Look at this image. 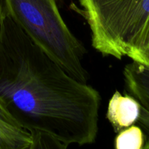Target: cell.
I'll list each match as a JSON object with an SVG mask.
<instances>
[{
    "mask_svg": "<svg viewBox=\"0 0 149 149\" xmlns=\"http://www.w3.org/2000/svg\"><path fill=\"white\" fill-rule=\"evenodd\" d=\"M141 106L130 95L116 91L108 105L106 118L115 133L132 126L138 120Z\"/></svg>",
    "mask_w": 149,
    "mask_h": 149,
    "instance_id": "obj_4",
    "label": "cell"
},
{
    "mask_svg": "<svg viewBox=\"0 0 149 149\" xmlns=\"http://www.w3.org/2000/svg\"><path fill=\"white\" fill-rule=\"evenodd\" d=\"M59 0H4L7 15L75 79L87 83L86 49L64 21Z\"/></svg>",
    "mask_w": 149,
    "mask_h": 149,
    "instance_id": "obj_3",
    "label": "cell"
},
{
    "mask_svg": "<svg viewBox=\"0 0 149 149\" xmlns=\"http://www.w3.org/2000/svg\"><path fill=\"white\" fill-rule=\"evenodd\" d=\"M146 137L141 127L132 125L118 132L115 138V149H143Z\"/></svg>",
    "mask_w": 149,
    "mask_h": 149,
    "instance_id": "obj_7",
    "label": "cell"
},
{
    "mask_svg": "<svg viewBox=\"0 0 149 149\" xmlns=\"http://www.w3.org/2000/svg\"><path fill=\"white\" fill-rule=\"evenodd\" d=\"M138 124L146 131L149 135V113L141 106L140 116L138 120Z\"/></svg>",
    "mask_w": 149,
    "mask_h": 149,
    "instance_id": "obj_9",
    "label": "cell"
},
{
    "mask_svg": "<svg viewBox=\"0 0 149 149\" xmlns=\"http://www.w3.org/2000/svg\"><path fill=\"white\" fill-rule=\"evenodd\" d=\"M6 10L4 0H0V28L3 23V20L6 17Z\"/></svg>",
    "mask_w": 149,
    "mask_h": 149,
    "instance_id": "obj_10",
    "label": "cell"
},
{
    "mask_svg": "<svg viewBox=\"0 0 149 149\" xmlns=\"http://www.w3.org/2000/svg\"><path fill=\"white\" fill-rule=\"evenodd\" d=\"M0 100L29 132L68 144L95 142L100 95L63 69L6 15L0 28Z\"/></svg>",
    "mask_w": 149,
    "mask_h": 149,
    "instance_id": "obj_1",
    "label": "cell"
},
{
    "mask_svg": "<svg viewBox=\"0 0 149 149\" xmlns=\"http://www.w3.org/2000/svg\"><path fill=\"white\" fill-rule=\"evenodd\" d=\"M31 133V143L27 149H68V144L57 139L50 134L39 130Z\"/></svg>",
    "mask_w": 149,
    "mask_h": 149,
    "instance_id": "obj_8",
    "label": "cell"
},
{
    "mask_svg": "<svg viewBox=\"0 0 149 149\" xmlns=\"http://www.w3.org/2000/svg\"><path fill=\"white\" fill-rule=\"evenodd\" d=\"M126 88L149 113V66L132 61L123 71Z\"/></svg>",
    "mask_w": 149,
    "mask_h": 149,
    "instance_id": "obj_6",
    "label": "cell"
},
{
    "mask_svg": "<svg viewBox=\"0 0 149 149\" xmlns=\"http://www.w3.org/2000/svg\"><path fill=\"white\" fill-rule=\"evenodd\" d=\"M143 149H149V137L146 141V143L144 145V147Z\"/></svg>",
    "mask_w": 149,
    "mask_h": 149,
    "instance_id": "obj_11",
    "label": "cell"
},
{
    "mask_svg": "<svg viewBox=\"0 0 149 149\" xmlns=\"http://www.w3.org/2000/svg\"><path fill=\"white\" fill-rule=\"evenodd\" d=\"M79 1L97 52L149 66V0Z\"/></svg>",
    "mask_w": 149,
    "mask_h": 149,
    "instance_id": "obj_2",
    "label": "cell"
},
{
    "mask_svg": "<svg viewBox=\"0 0 149 149\" xmlns=\"http://www.w3.org/2000/svg\"><path fill=\"white\" fill-rule=\"evenodd\" d=\"M31 143V132L14 120L0 100V149H27Z\"/></svg>",
    "mask_w": 149,
    "mask_h": 149,
    "instance_id": "obj_5",
    "label": "cell"
}]
</instances>
